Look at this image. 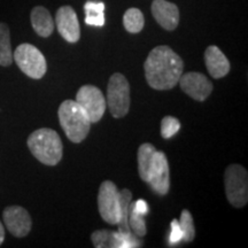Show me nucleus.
Returning <instances> with one entry per match:
<instances>
[{
  "label": "nucleus",
  "mask_w": 248,
  "mask_h": 248,
  "mask_svg": "<svg viewBox=\"0 0 248 248\" xmlns=\"http://www.w3.org/2000/svg\"><path fill=\"white\" fill-rule=\"evenodd\" d=\"M13 60L23 74L32 79H40L47 71V62L44 54L36 46L23 43L14 51Z\"/></svg>",
  "instance_id": "423d86ee"
},
{
  "label": "nucleus",
  "mask_w": 248,
  "mask_h": 248,
  "mask_svg": "<svg viewBox=\"0 0 248 248\" xmlns=\"http://www.w3.org/2000/svg\"><path fill=\"white\" fill-rule=\"evenodd\" d=\"M27 144L31 154L45 166H57L62 160L63 145L55 130L48 128L36 130L30 133Z\"/></svg>",
  "instance_id": "f03ea898"
},
{
  "label": "nucleus",
  "mask_w": 248,
  "mask_h": 248,
  "mask_svg": "<svg viewBox=\"0 0 248 248\" xmlns=\"http://www.w3.org/2000/svg\"><path fill=\"white\" fill-rule=\"evenodd\" d=\"M85 23L89 26L102 27L105 24V4L100 1H86L84 5Z\"/></svg>",
  "instance_id": "6ab92c4d"
},
{
  "label": "nucleus",
  "mask_w": 248,
  "mask_h": 248,
  "mask_svg": "<svg viewBox=\"0 0 248 248\" xmlns=\"http://www.w3.org/2000/svg\"><path fill=\"white\" fill-rule=\"evenodd\" d=\"M59 122L67 138L74 144H79L88 137L91 121L88 114L75 100H64L58 110Z\"/></svg>",
  "instance_id": "7ed1b4c3"
},
{
  "label": "nucleus",
  "mask_w": 248,
  "mask_h": 248,
  "mask_svg": "<svg viewBox=\"0 0 248 248\" xmlns=\"http://www.w3.org/2000/svg\"><path fill=\"white\" fill-rule=\"evenodd\" d=\"M155 152H156V148H155L152 144H150V142H144V144H141L138 148L137 159L139 177L146 183L148 181V177H150V172L152 164H153Z\"/></svg>",
  "instance_id": "dca6fc26"
},
{
  "label": "nucleus",
  "mask_w": 248,
  "mask_h": 248,
  "mask_svg": "<svg viewBox=\"0 0 248 248\" xmlns=\"http://www.w3.org/2000/svg\"><path fill=\"white\" fill-rule=\"evenodd\" d=\"M181 130V122L173 116H166L161 121L160 131L164 139H170Z\"/></svg>",
  "instance_id": "5701e85b"
},
{
  "label": "nucleus",
  "mask_w": 248,
  "mask_h": 248,
  "mask_svg": "<svg viewBox=\"0 0 248 248\" xmlns=\"http://www.w3.org/2000/svg\"><path fill=\"white\" fill-rule=\"evenodd\" d=\"M133 203H135L136 209H137L139 213H141L142 215H146V214L148 213V206H147V202L145 200L139 199V200H137V201H136V202H133Z\"/></svg>",
  "instance_id": "393cba45"
},
{
  "label": "nucleus",
  "mask_w": 248,
  "mask_h": 248,
  "mask_svg": "<svg viewBox=\"0 0 248 248\" xmlns=\"http://www.w3.org/2000/svg\"><path fill=\"white\" fill-rule=\"evenodd\" d=\"M179 228L182 230V241L184 243H191L195 238V228L192 214L187 209H183L179 218Z\"/></svg>",
  "instance_id": "4be33fe9"
},
{
  "label": "nucleus",
  "mask_w": 248,
  "mask_h": 248,
  "mask_svg": "<svg viewBox=\"0 0 248 248\" xmlns=\"http://www.w3.org/2000/svg\"><path fill=\"white\" fill-rule=\"evenodd\" d=\"M123 26L130 33H139L145 26L144 14L138 8H129L123 15Z\"/></svg>",
  "instance_id": "aec40b11"
},
{
  "label": "nucleus",
  "mask_w": 248,
  "mask_h": 248,
  "mask_svg": "<svg viewBox=\"0 0 248 248\" xmlns=\"http://www.w3.org/2000/svg\"><path fill=\"white\" fill-rule=\"evenodd\" d=\"M225 194L234 208H243L248 202V173L240 164H230L224 172Z\"/></svg>",
  "instance_id": "20e7f679"
},
{
  "label": "nucleus",
  "mask_w": 248,
  "mask_h": 248,
  "mask_svg": "<svg viewBox=\"0 0 248 248\" xmlns=\"http://www.w3.org/2000/svg\"><path fill=\"white\" fill-rule=\"evenodd\" d=\"M30 21L35 32L43 38H47L53 33L55 23L47 8L43 6L33 7L30 13Z\"/></svg>",
  "instance_id": "2eb2a0df"
},
{
  "label": "nucleus",
  "mask_w": 248,
  "mask_h": 248,
  "mask_svg": "<svg viewBox=\"0 0 248 248\" xmlns=\"http://www.w3.org/2000/svg\"><path fill=\"white\" fill-rule=\"evenodd\" d=\"M130 84L125 76L115 73L110 76L107 88V107L111 116L122 119L130 109Z\"/></svg>",
  "instance_id": "39448f33"
},
{
  "label": "nucleus",
  "mask_w": 248,
  "mask_h": 248,
  "mask_svg": "<svg viewBox=\"0 0 248 248\" xmlns=\"http://www.w3.org/2000/svg\"><path fill=\"white\" fill-rule=\"evenodd\" d=\"M182 230L179 228V223L177 219H172L171 222V234H170L169 243L171 245H176L177 243H181L182 241Z\"/></svg>",
  "instance_id": "b1692460"
},
{
  "label": "nucleus",
  "mask_w": 248,
  "mask_h": 248,
  "mask_svg": "<svg viewBox=\"0 0 248 248\" xmlns=\"http://www.w3.org/2000/svg\"><path fill=\"white\" fill-rule=\"evenodd\" d=\"M144 216L141 213H139L137 209H136L135 203H130L129 207V216H128V222L129 226L131 229V232L133 234H136L139 238L145 237L147 233L146 229V223H145Z\"/></svg>",
  "instance_id": "412c9836"
},
{
  "label": "nucleus",
  "mask_w": 248,
  "mask_h": 248,
  "mask_svg": "<svg viewBox=\"0 0 248 248\" xmlns=\"http://www.w3.org/2000/svg\"><path fill=\"white\" fill-rule=\"evenodd\" d=\"M98 209L101 218L110 225H117L120 217V195L115 183L105 181L98 192Z\"/></svg>",
  "instance_id": "0eeeda50"
},
{
  "label": "nucleus",
  "mask_w": 248,
  "mask_h": 248,
  "mask_svg": "<svg viewBox=\"0 0 248 248\" xmlns=\"http://www.w3.org/2000/svg\"><path fill=\"white\" fill-rule=\"evenodd\" d=\"M11 31L5 22H0V66L9 67L13 63Z\"/></svg>",
  "instance_id": "a211bd4d"
},
{
  "label": "nucleus",
  "mask_w": 248,
  "mask_h": 248,
  "mask_svg": "<svg viewBox=\"0 0 248 248\" xmlns=\"http://www.w3.org/2000/svg\"><path fill=\"white\" fill-rule=\"evenodd\" d=\"M120 195V217L117 225H119V232L123 234L130 235L131 229L129 226L128 216H129V207L132 200V193L128 188H123L122 191L119 192Z\"/></svg>",
  "instance_id": "f3484780"
},
{
  "label": "nucleus",
  "mask_w": 248,
  "mask_h": 248,
  "mask_svg": "<svg viewBox=\"0 0 248 248\" xmlns=\"http://www.w3.org/2000/svg\"><path fill=\"white\" fill-rule=\"evenodd\" d=\"M2 219L9 233L16 238L27 237L32 228V219L26 208L21 206H8L2 212Z\"/></svg>",
  "instance_id": "9b49d317"
},
{
  "label": "nucleus",
  "mask_w": 248,
  "mask_h": 248,
  "mask_svg": "<svg viewBox=\"0 0 248 248\" xmlns=\"http://www.w3.org/2000/svg\"><path fill=\"white\" fill-rule=\"evenodd\" d=\"M76 102L85 110L91 123H98L106 111V98L94 85H83L77 92Z\"/></svg>",
  "instance_id": "6e6552de"
},
{
  "label": "nucleus",
  "mask_w": 248,
  "mask_h": 248,
  "mask_svg": "<svg viewBox=\"0 0 248 248\" xmlns=\"http://www.w3.org/2000/svg\"><path fill=\"white\" fill-rule=\"evenodd\" d=\"M147 183L157 195L164 197L168 194L170 190V169L167 155L162 151L155 152Z\"/></svg>",
  "instance_id": "1a4fd4ad"
},
{
  "label": "nucleus",
  "mask_w": 248,
  "mask_h": 248,
  "mask_svg": "<svg viewBox=\"0 0 248 248\" xmlns=\"http://www.w3.org/2000/svg\"><path fill=\"white\" fill-rule=\"evenodd\" d=\"M152 15L157 23L167 31H172L179 24V9L173 2L167 0H154L151 6Z\"/></svg>",
  "instance_id": "ddd939ff"
},
{
  "label": "nucleus",
  "mask_w": 248,
  "mask_h": 248,
  "mask_svg": "<svg viewBox=\"0 0 248 248\" xmlns=\"http://www.w3.org/2000/svg\"><path fill=\"white\" fill-rule=\"evenodd\" d=\"M147 84L157 91L172 90L178 84L184 62L182 58L167 45L152 49L144 63Z\"/></svg>",
  "instance_id": "f257e3e1"
},
{
  "label": "nucleus",
  "mask_w": 248,
  "mask_h": 248,
  "mask_svg": "<svg viewBox=\"0 0 248 248\" xmlns=\"http://www.w3.org/2000/svg\"><path fill=\"white\" fill-rule=\"evenodd\" d=\"M179 86L185 94L191 97L195 101L202 102L212 94L213 83L203 74L197 71L182 74L178 80Z\"/></svg>",
  "instance_id": "9d476101"
},
{
  "label": "nucleus",
  "mask_w": 248,
  "mask_h": 248,
  "mask_svg": "<svg viewBox=\"0 0 248 248\" xmlns=\"http://www.w3.org/2000/svg\"><path fill=\"white\" fill-rule=\"evenodd\" d=\"M204 63L213 78L219 79L225 77L231 69L230 61L217 46H208L204 51Z\"/></svg>",
  "instance_id": "4468645a"
},
{
  "label": "nucleus",
  "mask_w": 248,
  "mask_h": 248,
  "mask_svg": "<svg viewBox=\"0 0 248 248\" xmlns=\"http://www.w3.org/2000/svg\"><path fill=\"white\" fill-rule=\"evenodd\" d=\"M5 240V229H4V225H2V223L0 222V246H1L2 243H4Z\"/></svg>",
  "instance_id": "a878e982"
},
{
  "label": "nucleus",
  "mask_w": 248,
  "mask_h": 248,
  "mask_svg": "<svg viewBox=\"0 0 248 248\" xmlns=\"http://www.w3.org/2000/svg\"><path fill=\"white\" fill-rule=\"evenodd\" d=\"M55 24L62 38L68 43H77L80 38V27L76 12L71 6H62L55 15Z\"/></svg>",
  "instance_id": "f8f14e48"
}]
</instances>
